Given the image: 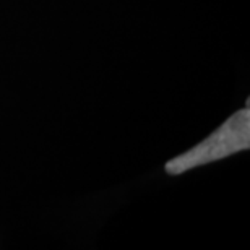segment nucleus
I'll return each mask as SVG.
<instances>
[{
  "instance_id": "1",
  "label": "nucleus",
  "mask_w": 250,
  "mask_h": 250,
  "mask_svg": "<svg viewBox=\"0 0 250 250\" xmlns=\"http://www.w3.org/2000/svg\"><path fill=\"white\" fill-rule=\"evenodd\" d=\"M250 146V109L249 104L246 109L237 111L213 132L208 138H205L197 146L188 149L187 153L171 159L166 164L169 174H182L202 164L218 161L231 154L249 149Z\"/></svg>"
}]
</instances>
